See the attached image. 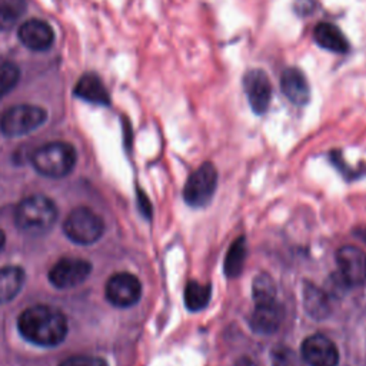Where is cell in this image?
Instances as JSON below:
<instances>
[{
  "label": "cell",
  "instance_id": "cell-25",
  "mask_svg": "<svg viewBox=\"0 0 366 366\" xmlns=\"http://www.w3.org/2000/svg\"><path fill=\"white\" fill-rule=\"evenodd\" d=\"M59 366H107L106 360L97 356L89 355H76L64 359Z\"/></svg>",
  "mask_w": 366,
  "mask_h": 366
},
{
  "label": "cell",
  "instance_id": "cell-21",
  "mask_svg": "<svg viewBox=\"0 0 366 366\" xmlns=\"http://www.w3.org/2000/svg\"><path fill=\"white\" fill-rule=\"evenodd\" d=\"M244 259H246V244H244V239L239 237L236 242L232 243L226 259H224V273L229 277H234L237 274H240L243 264H244Z\"/></svg>",
  "mask_w": 366,
  "mask_h": 366
},
{
  "label": "cell",
  "instance_id": "cell-12",
  "mask_svg": "<svg viewBox=\"0 0 366 366\" xmlns=\"http://www.w3.org/2000/svg\"><path fill=\"white\" fill-rule=\"evenodd\" d=\"M336 263L340 277L349 286H359L366 280V253L356 247L345 244L336 252Z\"/></svg>",
  "mask_w": 366,
  "mask_h": 366
},
{
  "label": "cell",
  "instance_id": "cell-1",
  "mask_svg": "<svg viewBox=\"0 0 366 366\" xmlns=\"http://www.w3.org/2000/svg\"><path fill=\"white\" fill-rule=\"evenodd\" d=\"M17 327L26 340L44 347L61 343L67 335V320L63 313L46 305H34L23 310Z\"/></svg>",
  "mask_w": 366,
  "mask_h": 366
},
{
  "label": "cell",
  "instance_id": "cell-22",
  "mask_svg": "<svg viewBox=\"0 0 366 366\" xmlns=\"http://www.w3.org/2000/svg\"><path fill=\"white\" fill-rule=\"evenodd\" d=\"M252 295H253L254 303L276 300V285L273 279L264 273L256 276L252 286Z\"/></svg>",
  "mask_w": 366,
  "mask_h": 366
},
{
  "label": "cell",
  "instance_id": "cell-20",
  "mask_svg": "<svg viewBox=\"0 0 366 366\" xmlns=\"http://www.w3.org/2000/svg\"><path fill=\"white\" fill-rule=\"evenodd\" d=\"M26 0H0V30L11 29L26 11Z\"/></svg>",
  "mask_w": 366,
  "mask_h": 366
},
{
  "label": "cell",
  "instance_id": "cell-29",
  "mask_svg": "<svg viewBox=\"0 0 366 366\" xmlns=\"http://www.w3.org/2000/svg\"><path fill=\"white\" fill-rule=\"evenodd\" d=\"M359 237H362L366 242V229H360L359 230Z\"/></svg>",
  "mask_w": 366,
  "mask_h": 366
},
{
  "label": "cell",
  "instance_id": "cell-15",
  "mask_svg": "<svg viewBox=\"0 0 366 366\" xmlns=\"http://www.w3.org/2000/svg\"><path fill=\"white\" fill-rule=\"evenodd\" d=\"M283 306L276 300L254 303V309L249 319L250 327L260 335H270L276 332L283 320Z\"/></svg>",
  "mask_w": 366,
  "mask_h": 366
},
{
  "label": "cell",
  "instance_id": "cell-19",
  "mask_svg": "<svg viewBox=\"0 0 366 366\" xmlns=\"http://www.w3.org/2000/svg\"><path fill=\"white\" fill-rule=\"evenodd\" d=\"M210 296H212V287L207 283L204 285V283L192 280L184 287L186 307L193 312H197V310L203 309L204 306H207Z\"/></svg>",
  "mask_w": 366,
  "mask_h": 366
},
{
  "label": "cell",
  "instance_id": "cell-18",
  "mask_svg": "<svg viewBox=\"0 0 366 366\" xmlns=\"http://www.w3.org/2000/svg\"><path fill=\"white\" fill-rule=\"evenodd\" d=\"M303 302H305V309L307 310V313L312 317L322 319V317L327 316L329 303H327L326 293L322 289H319L310 283H306L305 290H303Z\"/></svg>",
  "mask_w": 366,
  "mask_h": 366
},
{
  "label": "cell",
  "instance_id": "cell-8",
  "mask_svg": "<svg viewBox=\"0 0 366 366\" xmlns=\"http://www.w3.org/2000/svg\"><path fill=\"white\" fill-rule=\"evenodd\" d=\"M92 272V264L79 257H63L49 270V280L59 289H69L83 283Z\"/></svg>",
  "mask_w": 366,
  "mask_h": 366
},
{
  "label": "cell",
  "instance_id": "cell-2",
  "mask_svg": "<svg viewBox=\"0 0 366 366\" xmlns=\"http://www.w3.org/2000/svg\"><path fill=\"white\" fill-rule=\"evenodd\" d=\"M57 217L56 204L46 196L33 194L24 197L16 207V226L27 234H43L49 232Z\"/></svg>",
  "mask_w": 366,
  "mask_h": 366
},
{
  "label": "cell",
  "instance_id": "cell-5",
  "mask_svg": "<svg viewBox=\"0 0 366 366\" xmlns=\"http://www.w3.org/2000/svg\"><path fill=\"white\" fill-rule=\"evenodd\" d=\"M66 236L79 244H92L100 239L104 230L99 214L87 207H76L63 223Z\"/></svg>",
  "mask_w": 366,
  "mask_h": 366
},
{
  "label": "cell",
  "instance_id": "cell-16",
  "mask_svg": "<svg viewBox=\"0 0 366 366\" xmlns=\"http://www.w3.org/2000/svg\"><path fill=\"white\" fill-rule=\"evenodd\" d=\"M74 94L94 104H102V106L110 104L109 92L104 87L102 79L94 73H86L79 79L74 87Z\"/></svg>",
  "mask_w": 366,
  "mask_h": 366
},
{
  "label": "cell",
  "instance_id": "cell-11",
  "mask_svg": "<svg viewBox=\"0 0 366 366\" xmlns=\"http://www.w3.org/2000/svg\"><path fill=\"white\" fill-rule=\"evenodd\" d=\"M282 94L295 106L303 107L312 99V87L306 73L297 66H287L279 77Z\"/></svg>",
  "mask_w": 366,
  "mask_h": 366
},
{
  "label": "cell",
  "instance_id": "cell-24",
  "mask_svg": "<svg viewBox=\"0 0 366 366\" xmlns=\"http://www.w3.org/2000/svg\"><path fill=\"white\" fill-rule=\"evenodd\" d=\"M272 366H303V362L290 347L276 346L272 352Z\"/></svg>",
  "mask_w": 366,
  "mask_h": 366
},
{
  "label": "cell",
  "instance_id": "cell-23",
  "mask_svg": "<svg viewBox=\"0 0 366 366\" xmlns=\"http://www.w3.org/2000/svg\"><path fill=\"white\" fill-rule=\"evenodd\" d=\"M20 79V69L13 61H0V99L4 97Z\"/></svg>",
  "mask_w": 366,
  "mask_h": 366
},
{
  "label": "cell",
  "instance_id": "cell-10",
  "mask_svg": "<svg viewBox=\"0 0 366 366\" xmlns=\"http://www.w3.org/2000/svg\"><path fill=\"white\" fill-rule=\"evenodd\" d=\"M302 360L309 366H337L339 350L333 340L322 333L306 337L300 347Z\"/></svg>",
  "mask_w": 366,
  "mask_h": 366
},
{
  "label": "cell",
  "instance_id": "cell-7",
  "mask_svg": "<svg viewBox=\"0 0 366 366\" xmlns=\"http://www.w3.org/2000/svg\"><path fill=\"white\" fill-rule=\"evenodd\" d=\"M217 184V170L213 163L204 162L189 177L184 184L183 196L187 204L200 207L213 197Z\"/></svg>",
  "mask_w": 366,
  "mask_h": 366
},
{
  "label": "cell",
  "instance_id": "cell-6",
  "mask_svg": "<svg viewBox=\"0 0 366 366\" xmlns=\"http://www.w3.org/2000/svg\"><path fill=\"white\" fill-rule=\"evenodd\" d=\"M242 89L252 112L257 116L264 114L272 103L273 86L269 74L260 67H252L242 76Z\"/></svg>",
  "mask_w": 366,
  "mask_h": 366
},
{
  "label": "cell",
  "instance_id": "cell-9",
  "mask_svg": "<svg viewBox=\"0 0 366 366\" xmlns=\"http://www.w3.org/2000/svg\"><path fill=\"white\" fill-rule=\"evenodd\" d=\"M104 290L107 300L117 307L133 306L142 296V285L139 279L127 272L110 276Z\"/></svg>",
  "mask_w": 366,
  "mask_h": 366
},
{
  "label": "cell",
  "instance_id": "cell-28",
  "mask_svg": "<svg viewBox=\"0 0 366 366\" xmlns=\"http://www.w3.org/2000/svg\"><path fill=\"white\" fill-rule=\"evenodd\" d=\"M4 240H6L4 233L0 230V250H1V249H3V246H4Z\"/></svg>",
  "mask_w": 366,
  "mask_h": 366
},
{
  "label": "cell",
  "instance_id": "cell-26",
  "mask_svg": "<svg viewBox=\"0 0 366 366\" xmlns=\"http://www.w3.org/2000/svg\"><path fill=\"white\" fill-rule=\"evenodd\" d=\"M320 9L319 0H293L292 10L297 17L306 19L313 16Z\"/></svg>",
  "mask_w": 366,
  "mask_h": 366
},
{
  "label": "cell",
  "instance_id": "cell-14",
  "mask_svg": "<svg viewBox=\"0 0 366 366\" xmlns=\"http://www.w3.org/2000/svg\"><path fill=\"white\" fill-rule=\"evenodd\" d=\"M19 40L30 50L41 51L49 49L54 41V31L51 26L40 19L26 20L19 27Z\"/></svg>",
  "mask_w": 366,
  "mask_h": 366
},
{
  "label": "cell",
  "instance_id": "cell-17",
  "mask_svg": "<svg viewBox=\"0 0 366 366\" xmlns=\"http://www.w3.org/2000/svg\"><path fill=\"white\" fill-rule=\"evenodd\" d=\"M24 282V272L17 266L0 269V305L10 302L17 296Z\"/></svg>",
  "mask_w": 366,
  "mask_h": 366
},
{
  "label": "cell",
  "instance_id": "cell-13",
  "mask_svg": "<svg viewBox=\"0 0 366 366\" xmlns=\"http://www.w3.org/2000/svg\"><path fill=\"white\" fill-rule=\"evenodd\" d=\"M313 41L317 47L335 53L347 54L350 51V41L343 30L332 21H319L312 31Z\"/></svg>",
  "mask_w": 366,
  "mask_h": 366
},
{
  "label": "cell",
  "instance_id": "cell-3",
  "mask_svg": "<svg viewBox=\"0 0 366 366\" xmlns=\"http://www.w3.org/2000/svg\"><path fill=\"white\" fill-rule=\"evenodd\" d=\"M33 167L43 176L60 179L67 176L76 164V150L64 142H50L31 154Z\"/></svg>",
  "mask_w": 366,
  "mask_h": 366
},
{
  "label": "cell",
  "instance_id": "cell-4",
  "mask_svg": "<svg viewBox=\"0 0 366 366\" xmlns=\"http://www.w3.org/2000/svg\"><path fill=\"white\" fill-rule=\"evenodd\" d=\"M47 119L43 107L34 104H16L0 117V130L7 137L24 136L40 127Z\"/></svg>",
  "mask_w": 366,
  "mask_h": 366
},
{
  "label": "cell",
  "instance_id": "cell-27",
  "mask_svg": "<svg viewBox=\"0 0 366 366\" xmlns=\"http://www.w3.org/2000/svg\"><path fill=\"white\" fill-rule=\"evenodd\" d=\"M234 366H257V365H256L250 357L243 356V357H240V359L236 362Z\"/></svg>",
  "mask_w": 366,
  "mask_h": 366
}]
</instances>
